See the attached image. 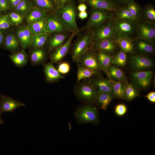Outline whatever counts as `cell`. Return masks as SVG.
Listing matches in <instances>:
<instances>
[{
  "label": "cell",
  "instance_id": "obj_20",
  "mask_svg": "<svg viewBox=\"0 0 155 155\" xmlns=\"http://www.w3.org/2000/svg\"><path fill=\"white\" fill-rule=\"evenodd\" d=\"M90 81L97 94L102 92H107L113 94L112 88L109 80L99 78Z\"/></svg>",
  "mask_w": 155,
  "mask_h": 155
},
{
  "label": "cell",
  "instance_id": "obj_14",
  "mask_svg": "<svg viewBox=\"0 0 155 155\" xmlns=\"http://www.w3.org/2000/svg\"><path fill=\"white\" fill-rule=\"evenodd\" d=\"M92 49L96 51H102L112 56L117 51L119 46L113 39L109 38L102 40L92 44Z\"/></svg>",
  "mask_w": 155,
  "mask_h": 155
},
{
  "label": "cell",
  "instance_id": "obj_48",
  "mask_svg": "<svg viewBox=\"0 0 155 155\" xmlns=\"http://www.w3.org/2000/svg\"><path fill=\"white\" fill-rule=\"evenodd\" d=\"M145 97L151 102L154 103L155 102V92H151L148 93Z\"/></svg>",
  "mask_w": 155,
  "mask_h": 155
},
{
  "label": "cell",
  "instance_id": "obj_51",
  "mask_svg": "<svg viewBox=\"0 0 155 155\" xmlns=\"http://www.w3.org/2000/svg\"><path fill=\"white\" fill-rule=\"evenodd\" d=\"M5 38L3 32L0 30V46L4 45Z\"/></svg>",
  "mask_w": 155,
  "mask_h": 155
},
{
  "label": "cell",
  "instance_id": "obj_27",
  "mask_svg": "<svg viewBox=\"0 0 155 155\" xmlns=\"http://www.w3.org/2000/svg\"><path fill=\"white\" fill-rule=\"evenodd\" d=\"M46 17L40 21L28 24L27 27L33 35L46 33Z\"/></svg>",
  "mask_w": 155,
  "mask_h": 155
},
{
  "label": "cell",
  "instance_id": "obj_21",
  "mask_svg": "<svg viewBox=\"0 0 155 155\" xmlns=\"http://www.w3.org/2000/svg\"><path fill=\"white\" fill-rule=\"evenodd\" d=\"M133 39L126 37H118L113 39L120 49L126 52L132 54L134 50Z\"/></svg>",
  "mask_w": 155,
  "mask_h": 155
},
{
  "label": "cell",
  "instance_id": "obj_25",
  "mask_svg": "<svg viewBox=\"0 0 155 155\" xmlns=\"http://www.w3.org/2000/svg\"><path fill=\"white\" fill-rule=\"evenodd\" d=\"M9 57L12 63L19 67H24L28 61V56L24 50L10 55Z\"/></svg>",
  "mask_w": 155,
  "mask_h": 155
},
{
  "label": "cell",
  "instance_id": "obj_50",
  "mask_svg": "<svg viewBox=\"0 0 155 155\" xmlns=\"http://www.w3.org/2000/svg\"><path fill=\"white\" fill-rule=\"evenodd\" d=\"M88 15V13L86 11L80 12L78 14L79 18L82 20L87 18Z\"/></svg>",
  "mask_w": 155,
  "mask_h": 155
},
{
  "label": "cell",
  "instance_id": "obj_24",
  "mask_svg": "<svg viewBox=\"0 0 155 155\" xmlns=\"http://www.w3.org/2000/svg\"><path fill=\"white\" fill-rule=\"evenodd\" d=\"M47 13L39 8L33 7L25 17L28 24H31L46 18L48 15Z\"/></svg>",
  "mask_w": 155,
  "mask_h": 155
},
{
  "label": "cell",
  "instance_id": "obj_40",
  "mask_svg": "<svg viewBox=\"0 0 155 155\" xmlns=\"http://www.w3.org/2000/svg\"><path fill=\"white\" fill-rule=\"evenodd\" d=\"M8 22L11 26H16L22 23L24 18L21 15L14 11L7 14Z\"/></svg>",
  "mask_w": 155,
  "mask_h": 155
},
{
  "label": "cell",
  "instance_id": "obj_56",
  "mask_svg": "<svg viewBox=\"0 0 155 155\" xmlns=\"http://www.w3.org/2000/svg\"><path fill=\"white\" fill-rule=\"evenodd\" d=\"M55 1V2L57 4V1H58V0H54Z\"/></svg>",
  "mask_w": 155,
  "mask_h": 155
},
{
  "label": "cell",
  "instance_id": "obj_41",
  "mask_svg": "<svg viewBox=\"0 0 155 155\" xmlns=\"http://www.w3.org/2000/svg\"><path fill=\"white\" fill-rule=\"evenodd\" d=\"M153 73L152 71H136L133 73L132 77L136 83L147 78L152 77Z\"/></svg>",
  "mask_w": 155,
  "mask_h": 155
},
{
  "label": "cell",
  "instance_id": "obj_5",
  "mask_svg": "<svg viewBox=\"0 0 155 155\" xmlns=\"http://www.w3.org/2000/svg\"><path fill=\"white\" fill-rule=\"evenodd\" d=\"M78 84L75 88V94L80 100L88 102L96 101L98 94L90 81L86 80Z\"/></svg>",
  "mask_w": 155,
  "mask_h": 155
},
{
  "label": "cell",
  "instance_id": "obj_57",
  "mask_svg": "<svg viewBox=\"0 0 155 155\" xmlns=\"http://www.w3.org/2000/svg\"><path fill=\"white\" fill-rule=\"evenodd\" d=\"M2 12L0 10V16H1L2 15L1 14V12Z\"/></svg>",
  "mask_w": 155,
  "mask_h": 155
},
{
  "label": "cell",
  "instance_id": "obj_53",
  "mask_svg": "<svg viewBox=\"0 0 155 155\" xmlns=\"http://www.w3.org/2000/svg\"><path fill=\"white\" fill-rule=\"evenodd\" d=\"M122 4H127L129 2L133 0H118Z\"/></svg>",
  "mask_w": 155,
  "mask_h": 155
},
{
  "label": "cell",
  "instance_id": "obj_34",
  "mask_svg": "<svg viewBox=\"0 0 155 155\" xmlns=\"http://www.w3.org/2000/svg\"><path fill=\"white\" fill-rule=\"evenodd\" d=\"M33 7L30 0H22L12 10L25 17Z\"/></svg>",
  "mask_w": 155,
  "mask_h": 155
},
{
  "label": "cell",
  "instance_id": "obj_38",
  "mask_svg": "<svg viewBox=\"0 0 155 155\" xmlns=\"http://www.w3.org/2000/svg\"><path fill=\"white\" fill-rule=\"evenodd\" d=\"M126 6L135 18L139 21L141 20L142 9L137 3L133 0L128 2Z\"/></svg>",
  "mask_w": 155,
  "mask_h": 155
},
{
  "label": "cell",
  "instance_id": "obj_23",
  "mask_svg": "<svg viewBox=\"0 0 155 155\" xmlns=\"http://www.w3.org/2000/svg\"><path fill=\"white\" fill-rule=\"evenodd\" d=\"M97 59L102 69L109 77L108 69L111 64L112 57L107 53L102 51H96Z\"/></svg>",
  "mask_w": 155,
  "mask_h": 155
},
{
  "label": "cell",
  "instance_id": "obj_33",
  "mask_svg": "<svg viewBox=\"0 0 155 155\" xmlns=\"http://www.w3.org/2000/svg\"><path fill=\"white\" fill-rule=\"evenodd\" d=\"M113 18L118 19L139 21L132 15L126 6L120 7L117 11L113 12Z\"/></svg>",
  "mask_w": 155,
  "mask_h": 155
},
{
  "label": "cell",
  "instance_id": "obj_55",
  "mask_svg": "<svg viewBox=\"0 0 155 155\" xmlns=\"http://www.w3.org/2000/svg\"><path fill=\"white\" fill-rule=\"evenodd\" d=\"M81 2H86L87 0H79Z\"/></svg>",
  "mask_w": 155,
  "mask_h": 155
},
{
  "label": "cell",
  "instance_id": "obj_44",
  "mask_svg": "<svg viewBox=\"0 0 155 155\" xmlns=\"http://www.w3.org/2000/svg\"><path fill=\"white\" fill-rule=\"evenodd\" d=\"M127 107L124 104H119L117 105L115 108V112L116 114L119 116L124 115L127 111Z\"/></svg>",
  "mask_w": 155,
  "mask_h": 155
},
{
  "label": "cell",
  "instance_id": "obj_9",
  "mask_svg": "<svg viewBox=\"0 0 155 155\" xmlns=\"http://www.w3.org/2000/svg\"><path fill=\"white\" fill-rule=\"evenodd\" d=\"M46 30L48 33L71 32L67 27L54 12L47 15L46 20Z\"/></svg>",
  "mask_w": 155,
  "mask_h": 155
},
{
  "label": "cell",
  "instance_id": "obj_3",
  "mask_svg": "<svg viewBox=\"0 0 155 155\" xmlns=\"http://www.w3.org/2000/svg\"><path fill=\"white\" fill-rule=\"evenodd\" d=\"M113 18V12L112 11L92 8L87 23L80 31L92 30L101 24L111 20Z\"/></svg>",
  "mask_w": 155,
  "mask_h": 155
},
{
  "label": "cell",
  "instance_id": "obj_17",
  "mask_svg": "<svg viewBox=\"0 0 155 155\" xmlns=\"http://www.w3.org/2000/svg\"><path fill=\"white\" fill-rule=\"evenodd\" d=\"M16 33V36L24 50L29 47L33 34L27 26H24L19 27L17 30Z\"/></svg>",
  "mask_w": 155,
  "mask_h": 155
},
{
  "label": "cell",
  "instance_id": "obj_45",
  "mask_svg": "<svg viewBox=\"0 0 155 155\" xmlns=\"http://www.w3.org/2000/svg\"><path fill=\"white\" fill-rule=\"evenodd\" d=\"M152 78H149L136 83L137 86L142 88H147L150 84Z\"/></svg>",
  "mask_w": 155,
  "mask_h": 155
},
{
  "label": "cell",
  "instance_id": "obj_42",
  "mask_svg": "<svg viewBox=\"0 0 155 155\" xmlns=\"http://www.w3.org/2000/svg\"><path fill=\"white\" fill-rule=\"evenodd\" d=\"M70 67L69 64L64 62L60 63L58 65L57 70L60 74H66L70 71Z\"/></svg>",
  "mask_w": 155,
  "mask_h": 155
},
{
  "label": "cell",
  "instance_id": "obj_47",
  "mask_svg": "<svg viewBox=\"0 0 155 155\" xmlns=\"http://www.w3.org/2000/svg\"><path fill=\"white\" fill-rule=\"evenodd\" d=\"M22 0H8L10 9L13 10Z\"/></svg>",
  "mask_w": 155,
  "mask_h": 155
},
{
  "label": "cell",
  "instance_id": "obj_19",
  "mask_svg": "<svg viewBox=\"0 0 155 155\" xmlns=\"http://www.w3.org/2000/svg\"><path fill=\"white\" fill-rule=\"evenodd\" d=\"M56 33L47 39L46 42L49 51L63 45L69 36L67 33Z\"/></svg>",
  "mask_w": 155,
  "mask_h": 155
},
{
  "label": "cell",
  "instance_id": "obj_15",
  "mask_svg": "<svg viewBox=\"0 0 155 155\" xmlns=\"http://www.w3.org/2000/svg\"><path fill=\"white\" fill-rule=\"evenodd\" d=\"M86 2L92 8L116 12L119 6L113 0H87Z\"/></svg>",
  "mask_w": 155,
  "mask_h": 155
},
{
  "label": "cell",
  "instance_id": "obj_32",
  "mask_svg": "<svg viewBox=\"0 0 155 155\" xmlns=\"http://www.w3.org/2000/svg\"><path fill=\"white\" fill-rule=\"evenodd\" d=\"M141 20L151 22H155V7L148 4L142 9Z\"/></svg>",
  "mask_w": 155,
  "mask_h": 155
},
{
  "label": "cell",
  "instance_id": "obj_18",
  "mask_svg": "<svg viewBox=\"0 0 155 155\" xmlns=\"http://www.w3.org/2000/svg\"><path fill=\"white\" fill-rule=\"evenodd\" d=\"M44 71L46 80L48 82H56L64 78V76L59 73L51 62L44 64Z\"/></svg>",
  "mask_w": 155,
  "mask_h": 155
},
{
  "label": "cell",
  "instance_id": "obj_35",
  "mask_svg": "<svg viewBox=\"0 0 155 155\" xmlns=\"http://www.w3.org/2000/svg\"><path fill=\"white\" fill-rule=\"evenodd\" d=\"M109 77L113 80H116L123 82L127 80L125 75L123 71L118 68L113 66H110L108 69Z\"/></svg>",
  "mask_w": 155,
  "mask_h": 155
},
{
  "label": "cell",
  "instance_id": "obj_7",
  "mask_svg": "<svg viewBox=\"0 0 155 155\" xmlns=\"http://www.w3.org/2000/svg\"><path fill=\"white\" fill-rule=\"evenodd\" d=\"M91 30L81 36L74 44L72 51V58L73 61L77 62L80 56L92 44Z\"/></svg>",
  "mask_w": 155,
  "mask_h": 155
},
{
  "label": "cell",
  "instance_id": "obj_29",
  "mask_svg": "<svg viewBox=\"0 0 155 155\" xmlns=\"http://www.w3.org/2000/svg\"><path fill=\"white\" fill-rule=\"evenodd\" d=\"M48 37L47 33L33 34L29 47L32 49L42 48L46 43Z\"/></svg>",
  "mask_w": 155,
  "mask_h": 155
},
{
  "label": "cell",
  "instance_id": "obj_49",
  "mask_svg": "<svg viewBox=\"0 0 155 155\" xmlns=\"http://www.w3.org/2000/svg\"><path fill=\"white\" fill-rule=\"evenodd\" d=\"M77 9L80 12L86 11L87 6L84 3H81L78 6Z\"/></svg>",
  "mask_w": 155,
  "mask_h": 155
},
{
  "label": "cell",
  "instance_id": "obj_54",
  "mask_svg": "<svg viewBox=\"0 0 155 155\" xmlns=\"http://www.w3.org/2000/svg\"><path fill=\"white\" fill-rule=\"evenodd\" d=\"M1 113H0V125H2L4 123V121L1 116Z\"/></svg>",
  "mask_w": 155,
  "mask_h": 155
},
{
  "label": "cell",
  "instance_id": "obj_8",
  "mask_svg": "<svg viewBox=\"0 0 155 155\" xmlns=\"http://www.w3.org/2000/svg\"><path fill=\"white\" fill-rule=\"evenodd\" d=\"M154 42L155 39V22L140 20L136 29L135 37Z\"/></svg>",
  "mask_w": 155,
  "mask_h": 155
},
{
  "label": "cell",
  "instance_id": "obj_11",
  "mask_svg": "<svg viewBox=\"0 0 155 155\" xmlns=\"http://www.w3.org/2000/svg\"><path fill=\"white\" fill-rule=\"evenodd\" d=\"M78 33H72L63 45L53 50L50 56L51 63H59L63 59L69 51L73 38Z\"/></svg>",
  "mask_w": 155,
  "mask_h": 155
},
{
  "label": "cell",
  "instance_id": "obj_28",
  "mask_svg": "<svg viewBox=\"0 0 155 155\" xmlns=\"http://www.w3.org/2000/svg\"><path fill=\"white\" fill-rule=\"evenodd\" d=\"M20 44L16 36L11 32L7 34L5 38L4 44L5 49L13 52L19 48Z\"/></svg>",
  "mask_w": 155,
  "mask_h": 155
},
{
  "label": "cell",
  "instance_id": "obj_31",
  "mask_svg": "<svg viewBox=\"0 0 155 155\" xmlns=\"http://www.w3.org/2000/svg\"><path fill=\"white\" fill-rule=\"evenodd\" d=\"M114 96L113 94L109 92L100 93L98 94L96 101L100 108L104 110H105Z\"/></svg>",
  "mask_w": 155,
  "mask_h": 155
},
{
  "label": "cell",
  "instance_id": "obj_16",
  "mask_svg": "<svg viewBox=\"0 0 155 155\" xmlns=\"http://www.w3.org/2000/svg\"><path fill=\"white\" fill-rule=\"evenodd\" d=\"M134 49H136L141 54H152L155 52L153 42L146 40L137 38L133 39Z\"/></svg>",
  "mask_w": 155,
  "mask_h": 155
},
{
  "label": "cell",
  "instance_id": "obj_4",
  "mask_svg": "<svg viewBox=\"0 0 155 155\" xmlns=\"http://www.w3.org/2000/svg\"><path fill=\"white\" fill-rule=\"evenodd\" d=\"M111 21L116 30V38L126 37L133 39V36L135 37L136 27L139 21L114 18Z\"/></svg>",
  "mask_w": 155,
  "mask_h": 155
},
{
  "label": "cell",
  "instance_id": "obj_39",
  "mask_svg": "<svg viewBox=\"0 0 155 155\" xmlns=\"http://www.w3.org/2000/svg\"><path fill=\"white\" fill-rule=\"evenodd\" d=\"M138 95V91L131 84L125 82V84L124 99L131 101L136 97Z\"/></svg>",
  "mask_w": 155,
  "mask_h": 155
},
{
  "label": "cell",
  "instance_id": "obj_52",
  "mask_svg": "<svg viewBox=\"0 0 155 155\" xmlns=\"http://www.w3.org/2000/svg\"><path fill=\"white\" fill-rule=\"evenodd\" d=\"M70 0H58L57 7L64 4Z\"/></svg>",
  "mask_w": 155,
  "mask_h": 155
},
{
  "label": "cell",
  "instance_id": "obj_36",
  "mask_svg": "<svg viewBox=\"0 0 155 155\" xmlns=\"http://www.w3.org/2000/svg\"><path fill=\"white\" fill-rule=\"evenodd\" d=\"M78 72L77 82L78 83L83 79H86L92 77L95 73L91 69L80 65L77 63Z\"/></svg>",
  "mask_w": 155,
  "mask_h": 155
},
{
  "label": "cell",
  "instance_id": "obj_1",
  "mask_svg": "<svg viewBox=\"0 0 155 155\" xmlns=\"http://www.w3.org/2000/svg\"><path fill=\"white\" fill-rule=\"evenodd\" d=\"M76 10L75 3L70 0L57 7L53 12L72 33L80 31L76 21Z\"/></svg>",
  "mask_w": 155,
  "mask_h": 155
},
{
  "label": "cell",
  "instance_id": "obj_2",
  "mask_svg": "<svg viewBox=\"0 0 155 155\" xmlns=\"http://www.w3.org/2000/svg\"><path fill=\"white\" fill-rule=\"evenodd\" d=\"M92 44L106 39L117 37L116 30L111 20L103 23L91 30Z\"/></svg>",
  "mask_w": 155,
  "mask_h": 155
},
{
  "label": "cell",
  "instance_id": "obj_30",
  "mask_svg": "<svg viewBox=\"0 0 155 155\" xmlns=\"http://www.w3.org/2000/svg\"><path fill=\"white\" fill-rule=\"evenodd\" d=\"M113 94L116 98L124 99L125 84L123 82L112 79L109 80Z\"/></svg>",
  "mask_w": 155,
  "mask_h": 155
},
{
  "label": "cell",
  "instance_id": "obj_12",
  "mask_svg": "<svg viewBox=\"0 0 155 155\" xmlns=\"http://www.w3.org/2000/svg\"><path fill=\"white\" fill-rule=\"evenodd\" d=\"M25 105V104L8 96H0V113L11 112Z\"/></svg>",
  "mask_w": 155,
  "mask_h": 155
},
{
  "label": "cell",
  "instance_id": "obj_10",
  "mask_svg": "<svg viewBox=\"0 0 155 155\" xmlns=\"http://www.w3.org/2000/svg\"><path fill=\"white\" fill-rule=\"evenodd\" d=\"M78 119L83 123H96L98 120L96 109L90 105H87L78 109L75 113Z\"/></svg>",
  "mask_w": 155,
  "mask_h": 155
},
{
  "label": "cell",
  "instance_id": "obj_43",
  "mask_svg": "<svg viewBox=\"0 0 155 155\" xmlns=\"http://www.w3.org/2000/svg\"><path fill=\"white\" fill-rule=\"evenodd\" d=\"M11 26L8 21L7 15L0 16V30L7 29Z\"/></svg>",
  "mask_w": 155,
  "mask_h": 155
},
{
  "label": "cell",
  "instance_id": "obj_37",
  "mask_svg": "<svg viewBox=\"0 0 155 155\" xmlns=\"http://www.w3.org/2000/svg\"><path fill=\"white\" fill-rule=\"evenodd\" d=\"M127 59V53L120 49V50L113 57L111 64L121 67L124 66Z\"/></svg>",
  "mask_w": 155,
  "mask_h": 155
},
{
  "label": "cell",
  "instance_id": "obj_6",
  "mask_svg": "<svg viewBox=\"0 0 155 155\" xmlns=\"http://www.w3.org/2000/svg\"><path fill=\"white\" fill-rule=\"evenodd\" d=\"M77 63L80 65L91 69L95 74L100 73L102 69L97 59L96 51L91 45L80 56Z\"/></svg>",
  "mask_w": 155,
  "mask_h": 155
},
{
  "label": "cell",
  "instance_id": "obj_13",
  "mask_svg": "<svg viewBox=\"0 0 155 155\" xmlns=\"http://www.w3.org/2000/svg\"><path fill=\"white\" fill-rule=\"evenodd\" d=\"M130 61L132 68L137 70L149 69L153 66L154 64L151 59L141 54L132 55Z\"/></svg>",
  "mask_w": 155,
  "mask_h": 155
},
{
  "label": "cell",
  "instance_id": "obj_26",
  "mask_svg": "<svg viewBox=\"0 0 155 155\" xmlns=\"http://www.w3.org/2000/svg\"><path fill=\"white\" fill-rule=\"evenodd\" d=\"M30 57V62L34 65H38L44 62L46 58V54L42 48L32 49Z\"/></svg>",
  "mask_w": 155,
  "mask_h": 155
},
{
  "label": "cell",
  "instance_id": "obj_22",
  "mask_svg": "<svg viewBox=\"0 0 155 155\" xmlns=\"http://www.w3.org/2000/svg\"><path fill=\"white\" fill-rule=\"evenodd\" d=\"M33 7L39 8L46 12H53L57 7L54 0H30Z\"/></svg>",
  "mask_w": 155,
  "mask_h": 155
},
{
  "label": "cell",
  "instance_id": "obj_46",
  "mask_svg": "<svg viewBox=\"0 0 155 155\" xmlns=\"http://www.w3.org/2000/svg\"><path fill=\"white\" fill-rule=\"evenodd\" d=\"M10 9L8 0H0V10L2 11Z\"/></svg>",
  "mask_w": 155,
  "mask_h": 155
}]
</instances>
